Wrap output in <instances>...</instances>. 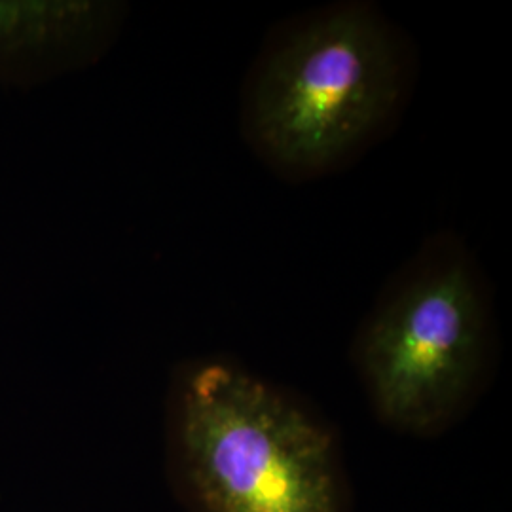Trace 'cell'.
I'll use <instances>...</instances> for the list:
<instances>
[{
	"instance_id": "obj_4",
	"label": "cell",
	"mask_w": 512,
	"mask_h": 512,
	"mask_svg": "<svg viewBox=\"0 0 512 512\" xmlns=\"http://www.w3.org/2000/svg\"><path fill=\"white\" fill-rule=\"evenodd\" d=\"M129 8L112 0H0V84L33 88L97 65Z\"/></svg>"
},
{
	"instance_id": "obj_3",
	"label": "cell",
	"mask_w": 512,
	"mask_h": 512,
	"mask_svg": "<svg viewBox=\"0 0 512 512\" xmlns=\"http://www.w3.org/2000/svg\"><path fill=\"white\" fill-rule=\"evenodd\" d=\"M497 359L492 281L450 230L427 236L387 277L351 346L376 418L425 439L473 410L492 384Z\"/></svg>"
},
{
	"instance_id": "obj_2",
	"label": "cell",
	"mask_w": 512,
	"mask_h": 512,
	"mask_svg": "<svg viewBox=\"0 0 512 512\" xmlns=\"http://www.w3.org/2000/svg\"><path fill=\"white\" fill-rule=\"evenodd\" d=\"M165 425L173 482L194 512H344L329 423L230 357L179 365Z\"/></svg>"
},
{
	"instance_id": "obj_1",
	"label": "cell",
	"mask_w": 512,
	"mask_h": 512,
	"mask_svg": "<svg viewBox=\"0 0 512 512\" xmlns=\"http://www.w3.org/2000/svg\"><path fill=\"white\" fill-rule=\"evenodd\" d=\"M420 76L414 38L370 0H340L274 23L239 93V131L274 177L338 175L403 122Z\"/></svg>"
}]
</instances>
